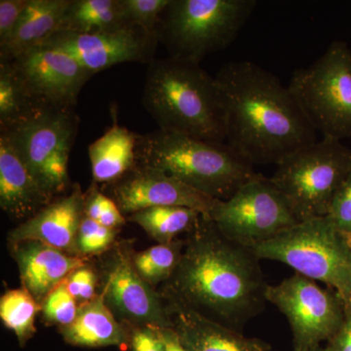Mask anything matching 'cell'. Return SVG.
I'll return each instance as SVG.
<instances>
[{
    "label": "cell",
    "mask_w": 351,
    "mask_h": 351,
    "mask_svg": "<svg viewBox=\"0 0 351 351\" xmlns=\"http://www.w3.org/2000/svg\"><path fill=\"white\" fill-rule=\"evenodd\" d=\"M252 248L228 239L201 215L172 276L171 297L241 332L265 311L267 284Z\"/></svg>",
    "instance_id": "6da1fadb"
},
{
    "label": "cell",
    "mask_w": 351,
    "mask_h": 351,
    "mask_svg": "<svg viewBox=\"0 0 351 351\" xmlns=\"http://www.w3.org/2000/svg\"><path fill=\"white\" fill-rule=\"evenodd\" d=\"M226 112V144L252 165L279 164L317 141L288 87L250 61L230 62L216 76Z\"/></svg>",
    "instance_id": "7a4b0ae2"
},
{
    "label": "cell",
    "mask_w": 351,
    "mask_h": 351,
    "mask_svg": "<svg viewBox=\"0 0 351 351\" xmlns=\"http://www.w3.org/2000/svg\"><path fill=\"white\" fill-rule=\"evenodd\" d=\"M143 105L159 129L226 144V112L216 77L177 58L147 64Z\"/></svg>",
    "instance_id": "3957f363"
},
{
    "label": "cell",
    "mask_w": 351,
    "mask_h": 351,
    "mask_svg": "<svg viewBox=\"0 0 351 351\" xmlns=\"http://www.w3.org/2000/svg\"><path fill=\"white\" fill-rule=\"evenodd\" d=\"M137 164L163 171L214 199L226 200L258 175L228 144L158 130L138 134Z\"/></svg>",
    "instance_id": "277c9868"
},
{
    "label": "cell",
    "mask_w": 351,
    "mask_h": 351,
    "mask_svg": "<svg viewBox=\"0 0 351 351\" xmlns=\"http://www.w3.org/2000/svg\"><path fill=\"white\" fill-rule=\"evenodd\" d=\"M256 0H170L157 27L169 56L200 64L234 43Z\"/></svg>",
    "instance_id": "5b68a950"
},
{
    "label": "cell",
    "mask_w": 351,
    "mask_h": 351,
    "mask_svg": "<svg viewBox=\"0 0 351 351\" xmlns=\"http://www.w3.org/2000/svg\"><path fill=\"white\" fill-rule=\"evenodd\" d=\"M260 260L287 265L295 274L326 284L346 304L351 289V248L328 216L299 221L252 247Z\"/></svg>",
    "instance_id": "8992f818"
},
{
    "label": "cell",
    "mask_w": 351,
    "mask_h": 351,
    "mask_svg": "<svg viewBox=\"0 0 351 351\" xmlns=\"http://www.w3.org/2000/svg\"><path fill=\"white\" fill-rule=\"evenodd\" d=\"M288 88L323 138H351V49L345 41H332L313 64L295 69Z\"/></svg>",
    "instance_id": "52a82bcc"
},
{
    "label": "cell",
    "mask_w": 351,
    "mask_h": 351,
    "mask_svg": "<svg viewBox=\"0 0 351 351\" xmlns=\"http://www.w3.org/2000/svg\"><path fill=\"white\" fill-rule=\"evenodd\" d=\"M272 184L300 221L327 216L337 189L351 171V149L323 138L277 164Z\"/></svg>",
    "instance_id": "ba28073f"
},
{
    "label": "cell",
    "mask_w": 351,
    "mask_h": 351,
    "mask_svg": "<svg viewBox=\"0 0 351 351\" xmlns=\"http://www.w3.org/2000/svg\"><path fill=\"white\" fill-rule=\"evenodd\" d=\"M80 126L75 108L46 107L10 130L11 138L43 191L55 199L71 184L69 160Z\"/></svg>",
    "instance_id": "9c48e42d"
},
{
    "label": "cell",
    "mask_w": 351,
    "mask_h": 351,
    "mask_svg": "<svg viewBox=\"0 0 351 351\" xmlns=\"http://www.w3.org/2000/svg\"><path fill=\"white\" fill-rule=\"evenodd\" d=\"M207 217L228 239L250 248L300 221L282 193L261 174L228 199L217 200Z\"/></svg>",
    "instance_id": "30bf717a"
},
{
    "label": "cell",
    "mask_w": 351,
    "mask_h": 351,
    "mask_svg": "<svg viewBox=\"0 0 351 351\" xmlns=\"http://www.w3.org/2000/svg\"><path fill=\"white\" fill-rule=\"evenodd\" d=\"M265 298L287 318L294 351H317L336 334L346 306L336 291L324 289L299 274L267 285Z\"/></svg>",
    "instance_id": "8fae6325"
},
{
    "label": "cell",
    "mask_w": 351,
    "mask_h": 351,
    "mask_svg": "<svg viewBox=\"0 0 351 351\" xmlns=\"http://www.w3.org/2000/svg\"><path fill=\"white\" fill-rule=\"evenodd\" d=\"M69 53L92 75L123 63L149 64L159 43L152 34L134 25L97 34L59 32L45 43Z\"/></svg>",
    "instance_id": "7c38bea8"
},
{
    "label": "cell",
    "mask_w": 351,
    "mask_h": 351,
    "mask_svg": "<svg viewBox=\"0 0 351 351\" xmlns=\"http://www.w3.org/2000/svg\"><path fill=\"white\" fill-rule=\"evenodd\" d=\"M10 62L32 97L50 107L75 108L91 73L64 51L43 43Z\"/></svg>",
    "instance_id": "4fadbf2b"
},
{
    "label": "cell",
    "mask_w": 351,
    "mask_h": 351,
    "mask_svg": "<svg viewBox=\"0 0 351 351\" xmlns=\"http://www.w3.org/2000/svg\"><path fill=\"white\" fill-rule=\"evenodd\" d=\"M112 199L120 211L134 214L154 207H186L209 216L218 199L195 191L163 171L137 165L110 182Z\"/></svg>",
    "instance_id": "5bb4252c"
},
{
    "label": "cell",
    "mask_w": 351,
    "mask_h": 351,
    "mask_svg": "<svg viewBox=\"0 0 351 351\" xmlns=\"http://www.w3.org/2000/svg\"><path fill=\"white\" fill-rule=\"evenodd\" d=\"M104 292L108 307L128 322L140 327H172L158 295L127 258L119 257L114 263Z\"/></svg>",
    "instance_id": "9a60e30c"
},
{
    "label": "cell",
    "mask_w": 351,
    "mask_h": 351,
    "mask_svg": "<svg viewBox=\"0 0 351 351\" xmlns=\"http://www.w3.org/2000/svg\"><path fill=\"white\" fill-rule=\"evenodd\" d=\"M85 195L75 186L68 195L53 200L38 214L10 232L13 244L38 241L61 251L76 246L78 230L84 215Z\"/></svg>",
    "instance_id": "2e32d148"
},
{
    "label": "cell",
    "mask_w": 351,
    "mask_h": 351,
    "mask_svg": "<svg viewBox=\"0 0 351 351\" xmlns=\"http://www.w3.org/2000/svg\"><path fill=\"white\" fill-rule=\"evenodd\" d=\"M168 315L182 343L191 351H270L265 341L245 337L173 297Z\"/></svg>",
    "instance_id": "e0dca14e"
},
{
    "label": "cell",
    "mask_w": 351,
    "mask_h": 351,
    "mask_svg": "<svg viewBox=\"0 0 351 351\" xmlns=\"http://www.w3.org/2000/svg\"><path fill=\"white\" fill-rule=\"evenodd\" d=\"M54 200L32 174L11 138L0 132V206L13 219H31Z\"/></svg>",
    "instance_id": "ac0fdd59"
},
{
    "label": "cell",
    "mask_w": 351,
    "mask_h": 351,
    "mask_svg": "<svg viewBox=\"0 0 351 351\" xmlns=\"http://www.w3.org/2000/svg\"><path fill=\"white\" fill-rule=\"evenodd\" d=\"M14 247L23 285L38 302L75 270L84 267L83 258L66 255L64 251L41 242H20Z\"/></svg>",
    "instance_id": "d6986e66"
},
{
    "label": "cell",
    "mask_w": 351,
    "mask_h": 351,
    "mask_svg": "<svg viewBox=\"0 0 351 351\" xmlns=\"http://www.w3.org/2000/svg\"><path fill=\"white\" fill-rule=\"evenodd\" d=\"M69 0H29L11 38L0 46V61H12L61 31Z\"/></svg>",
    "instance_id": "ffe728a7"
},
{
    "label": "cell",
    "mask_w": 351,
    "mask_h": 351,
    "mask_svg": "<svg viewBox=\"0 0 351 351\" xmlns=\"http://www.w3.org/2000/svg\"><path fill=\"white\" fill-rule=\"evenodd\" d=\"M112 124L88 147L92 177L96 184H110L137 165L138 134L119 125L117 112L112 110Z\"/></svg>",
    "instance_id": "44dd1931"
},
{
    "label": "cell",
    "mask_w": 351,
    "mask_h": 351,
    "mask_svg": "<svg viewBox=\"0 0 351 351\" xmlns=\"http://www.w3.org/2000/svg\"><path fill=\"white\" fill-rule=\"evenodd\" d=\"M66 343L82 348L122 346L130 341L128 334L108 307L105 292L83 302L75 320L61 328Z\"/></svg>",
    "instance_id": "7402d4cb"
},
{
    "label": "cell",
    "mask_w": 351,
    "mask_h": 351,
    "mask_svg": "<svg viewBox=\"0 0 351 351\" xmlns=\"http://www.w3.org/2000/svg\"><path fill=\"white\" fill-rule=\"evenodd\" d=\"M131 25L124 17L121 0H69L61 31L97 34Z\"/></svg>",
    "instance_id": "603a6c76"
},
{
    "label": "cell",
    "mask_w": 351,
    "mask_h": 351,
    "mask_svg": "<svg viewBox=\"0 0 351 351\" xmlns=\"http://www.w3.org/2000/svg\"><path fill=\"white\" fill-rule=\"evenodd\" d=\"M50 106L36 100L10 62L0 61V132L10 130Z\"/></svg>",
    "instance_id": "cb8c5ba5"
},
{
    "label": "cell",
    "mask_w": 351,
    "mask_h": 351,
    "mask_svg": "<svg viewBox=\"0 0 351 351\" xmlns=\"http://www.w3.org/2000/svg\"><path fill=\"white\" fill-rule=\"evenodd\" d=\"M200 212L186 207H154L131 214L129 219L137 223L159 244H170L178 235L191 232Z\"/></svg>",
    "instance_id": "d4e9b609"
},
{
    "label": "cell",
    "mask_w": 351,
    "mask_h": 351,
    "mask_svg": "<svg viewBox=\"0 0 351 351\" xmlns=\"http://www.w3.org/2000/svg\"><path fill=\"white\" fill-rule=\"evenodd\" d=\"M41 306L25 288L10 290L0 300V317L12 330L21 346H24L36 332L34 320Z\"/></svg>",
    "instance_id": "484cf974"
},
{
    "label": "cell",
    "mask_w": 351,
    "mask_h": 351,
    "mask_svg": "<svg viewBox=\"0 0 351 351\" xmlns=\"http://www.w3.org/2000/svg\"><path fill=\"white\" fill-rule=\"evenodd\" d=\"M184 244L174 241L170 244H158L136 254L133 265L138 276L149 284H157L172 278Z\"/></svg>",
    "instance_id": "4316f807"
},
{
    "label": "cell",
    "mask_w": 351,
    "mask_h": 351,
    "mask_svg": "<svg viewBox=\"0 0 351 351\" xmlns=\"http://www.w3.org/2000/svg\"><path fill=\"white\" fill-rule=\"evenodd\" d=\"M170 0H121L127 24L156 34Z\"/></svg>",
    "instance_id": "83f0119b"
},
{
    "label": "cell",
    "mask_w": 351,
    "mask_h": 351,
    "mask_svg": "<svg viewBox=\"0 0 351 351\" xmlns=\"http://www.w3.org/2000/svg\"><path fill=\"white\" fill-rule=\"evenodd\" d=\"M78 308L76 300L69 293L66 280L46 295L41 306L46 319L62 328L69 326L75 320Z\"/></svg>",
    "instance_id": "f1b7e54d"
},
{
    "label": "cell",
    "mask_w": 351,
    "mask_h": 351,
    "mask_svg": "<svg viewBox=\"0 0 351 351\" xmlns=\"http://www.w3.org/2000/svg\"><path fill=\"white\" fill-rule=\"evenodd\" d=\"M114 237V228H107L94 219L83 217L76 247L83 254H98L108 249Z\"/></svg>",
    "instance_id": "f546056e"
},
{
    "label": "cell",
    "mask_w": 351,
    "mask_h": 351,
    "mask_svg": "<svg viewBox=\"0 0 351 351\" xmlns=\"http://www.w3.org/2000/svg\"><path fill=\"white\" fill-rule=\"evenodd\" d=\"M327 216L351 248V171L337 189Z\"/></svg>",
    "instance_id": "4dcf8cb0"
},
{
    "label": "cell",
    "mask_w": 351,
    "mask_h": 351,
    "mask_svg": "<svg viewBox=\"0 0 351 351\" xmlns=\"http://www.w3.org/2000/svg\"><path fill=\"white\" fill-rule=\"evenodd\" d=\"M27 2L29 0H0V46L12 36Z\"/></svg>",
    "instance_id": "1f68e13d"
},
{
    "label": "cell",
    "mask_w": 351,
    "mask_h": 351,
    "mask_svg": "<svg viewBox=\"0 0 351 351\" xmlns=\"http://www.w3.org/2000/svg\"><path fill=\"white\" fill-rule=\"evenodd\" d=\"M66 286H68L69 293L75 300L86 302L96 297L95 295L96 276H95L93 270L85 265L75 270L68 277Z\"/></svg>",
    "instance_id": "d6a6232c"
},
{
    "label": "cell",
    "mask_w": 351,
    "mask_h": 351,
    "mask_svg": "<svg viewBox=\"0 0 351 351\" xmlns=\"http://www.w3.org/2000/svg\"><path fill=\"white\" fill-rule=\"evenodd\" d=\"M133 351H166L156 327H138L132 332L130 341Z\"/></svg>",
    "instance_id": "836d02e7"
},
{
    "label": "cell",
    "mask_w": 351,
    "mask_h": 351,
    "mask_svg": "<svg viewBox=\"0 0 351 351\" xmlns=\"http://www.w3.org/2000/svg\"><path fill=\"white\" fill-rule=\"evenodd\" d=\"M322 351H351V309L346 308L343 324Z\"/></svg>",
    "instance_id": "e575fe53"
},
{
    "label": "cell",
    "mask_w": 351,
    "mask_h": 351,
    "mask_svg": "<svg viewBox=\"0 0 351 351\" xmlns=\"http://www.w3.org/2000/svg\"><path fill=\"white\" fill-rule=\"evenodd\" d=\"M125 221L123 213L120 211L117 203L112 198L107 196L105 202H104L103 210H101V217L99 219L98 223H100L104 226L114 228L115 230L119 226H123Z\"/></svg>",
    "instance_id": "d590c367"
},
{
    "label": "cell",
    "mask_w": 351,
    "mask_h": 351,
    "mask_svg": "<svg viewBox=\"0 0 351 351\" xmlns=\"http://www.w3.org/2000/svg\"><path fill=\"white\" fill-rule=\"evenodd\" d=\"M166 351H191L182 343L173 327H156Z\"/></svg>",
    "instance_id": "8d00e7d4"
},
{
    "label": "cell",
    "mask_w": 351,
    "mask_h": 351,
    "mask_svg": "<svg viewBox=\"0 0 351 351\" xmlns=\"http://www.w3.org/2000/svg\"><path fill=\"white\" fill-rule=\"evenodd\" d=\"M346 308L351 309V289L350 293V297H348V301L345 304Z\"/></svg>",
    "instance_id": "74e56055"
},
{
    "label": "cell",
    "mask_w": 351,
    "mask_h": 351,
    "mask_svg": "<svg viewBox=\"0 0 351 351\" xmlns=\"http://www.w3.org/2000/svg\"><path fill=\"white\" fill-rule=\"evenodd\" d=\"M317 351H322V348H321V350H317Z\"/></svg>",
    "instance_id": "f35d334b"
}]
</instances>
